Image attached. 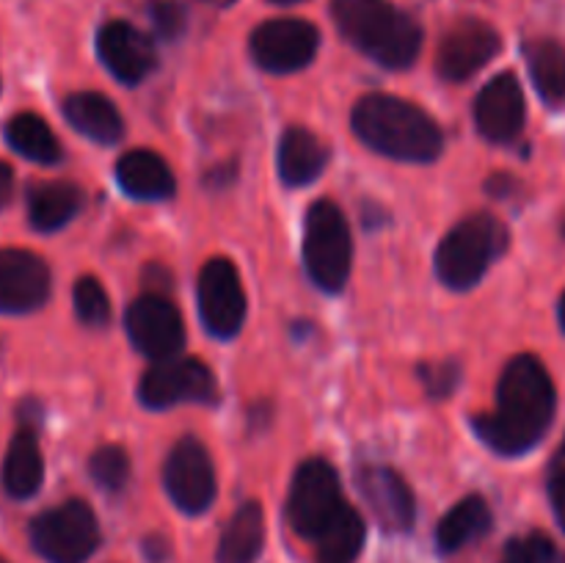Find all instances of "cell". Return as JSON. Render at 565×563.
Segmentation results:
<instances>
[{"label": "cell", "instance_id": "1", "mask_svg": "<svg viewBox=\"0 0 565 563\" xmlns=\"http://www.w3.org/2000/svg\"><path fill=\"white\" fill-rule=\"evenodd\" d=\"M555 384L539 357L511 359L497 386V408L475 419L480 439L502 456L533 450L555 419Z\"/></svg>", "mask_w": 565, "mask_h": 563}, {"label": "cell", "instance_id": "2", "mask_svg": "<svg viewBox=\"0 0 565 563\" xmlns=\"http://www.w3.org/2000/svg\"><path fill=\"white\" fill-rule=\"evenodd\" d=\"M353 130L375 152L395 160L439 158L441 130L419 105L392 94H367L353 108Z\"/></svg>", "mask_w": 565, "mask_h": 563}, {"label": "cell", "instance_id": "3", "mask_svg": "<svg viewBox=\"0 0 565 563\" xmlns=\"http://www.w3.org/2000/svg\"><path fill=\"white\" fill-rule=\"evenodd\" d=\"M342 36L390 70H406L423 47V28L397 6L386 0H334L331 3Z\"/></svg>", "mask_w": 565, "mask_h": 563}, {"label": "cell", "instance_id": "4", "mask_svg": "<svg viewBox=\"0 0 565 563\" xmlns=\"http://www.w3.org/2000/svg\"><path fill=\"white\" fill-rule=\"evenodd\" d=\"M508 248V230L497 215L475 213L452 226L436 248V274L452 290H467L483 279Z\"/></svg>", "mask_w": 565, "mask_h": 563}, {"label": "cell", "instance_id": "5", "mask_svg": "<svg viewBox=\"0 0 565 563\" xmlns=\"http://www.w3.org/2000/svg\"><path fill=\"white\" fill-rule=\"evenodd\" d=\"M303 265L323 290L337 293L345 287L353 265V241L342 210L329 199L309 208L303 230Z\"/></svg>", "mask_w": 565, "mask_h": 563}, {"label": "cell", "instance_id": "6", "mask_svg": "<svg viewBox=\"0 0 565 563\" xmlns=\"http://www.w3.org/2000/svg\"><path fill=\"white\" fill-rule=\"evenodd\" d=\"M31 544L47 563H86L99 546V524L83 500H66L31 522Z\"/></svg>", "mask_w": 565, "mask_h": 563}, {"label": "cell", "instance_id": "7", "mask_svg": "<svg viewBox=\"0 0 565 563\" xmlns=\"http://www.w3.org/2000/svg\"><path fill=\"white\" fill-rule=\"evenodd\" d=\"M340 475L323 458H309L298 467L287 497V519L303 539H318L326 524L342 511Z\"/></svg>", "mask_w": 565, "mask_h": 563}, {"label": "cell", "instance_id": "8", "mask_svg": "<svg viewBox=\"0 0 565 563\" xmlns=\"http://www.w3.org/2000/svg\"><path fill=\"white\" fill-rule=\"evenodd\" d=\"M163 484L177 508L202 513L215 500V469L210 453L196 436H182L166 458Z\"/></svg>", "mask_w": 565, "mask_h": 563}, {"label": "cell", "instance_id": "9", "mask_svg": "<svg viewBox=\"0 0 565 563\" xmlns=\"http://www.w3.org/2000/svg\"><path fill=\"white\" fill-rule=\"evenodd\" d=\"M199 312L215 337H235L246 320L241 274L226 257H213L199 274Z\"/></svg>", "mask_w": 565, "mask_h": 563}, {"label": "cell", "instance_id": "10", "mask_svg": "<svg viewBox=\"0 0 565 563\" xmlns=\"http://www.w3.org/2000/svg\"><path fill=\"white\" fill-rule=\"evenodd\" d=\"M320 44V33L312 22L281 17L268 20L254 31L252 55L263 70L285 75V72L303 70L315 59Z\"/></svg>", "mask_w": 565, "mask_h": 563}, {"label": "cell", "instance_id": "11", "mask_svg": "<svg viewBox=\"0 0 565 563\" xmlns=\"http://www.w3.org/2000/svg\"><path fill=\"white\" fill-rule=\"evenodd\" d=\"M141 401L149 408H169L177 403L213 401L215 379L210 368L199 359H160L143 373L141 379Z\"/></svg>", "mask_w": 565, "mask_h": 563}, {"label": "cell", "instance_id": "12", "mask_svg": "<svg viewBox=\"0 0 565 563\" xmlns=\"http://www.w3.org/2000/svg\"><path fill=\"white\" fill-rule=\"evenodd\" d=\"M125 326L132 346L152 357L154 362L177 357L185 342V323H182L180 309L160 293H149L130 304Z\"/></svg>", "mask_w": 565, "mask_h": 563}, {"label": "cell", "instance_id": "13", "mask_svg": "<svg viewBox=\"0 0 565 563\" xmlns=\"http://www.w3.org/2000/svg\"><path fill=\"white\" fill-rule=\"evenodd\" d=\"M500 33L483 20H461L447 31L436 55V70L445 81H469L500 53Z\"/></svg>", "mask_w": 565, "mask_h": 563}, {"label": "cell", "instance_id": "14", "mask_svg": "<svg viewBox=\"0 0 565 563\" xmlns=\"http://www.w3.org/2000/svg\"><path fill=\"white\" fill-rule=\"evenodd\" d=\"M50 296V268L39 254L25 248L0 252V312L25 315Z\"/></svg>", "mask_w": 565, "mask_h": 563}, {"label": "cell", "instance_id": "15", "mask_svg": "<svg viewBox=\"0 0 565 563\" xmlns=\"http://www.w3.org/2000/svg\"><path fill=\"white\" fill-rule=\"evenodd\" d=\"M97 53L110 70V75L121 83H130V86L141 83L158 64V55H154L147 33H141L125 20H110L99 28Z\"/></svg>", "mask_w": 565, "mask_h": 563}, {"label": "cell", "instance_id": "16", "mask_svg": "<svg viewBox=\"0 0 565 563\" xmlns=\"http://www.w3.org/2000/svg\"><path fill=\"white\" fill-rule=\"evenodd\" d=\"M524 116V92L519 86L516 75H500L478 94L475 103V121H478L480 136L494 144H508L522 132Z\"/></svg>", "mask_w": 565, "mask_h": 563}, {"label": "cell", "instance_id": "17", "mask_svg": "<svg viewBox=\"0 0 565 563\" xmlns=\"http://www.w3.org/2000/svg\"><path fill=\"white\" fill-rule=\"evenodd\" d=\"M359 489L367 506L373 508L375 519L386 530H408L414 522V497L406 480L390 467H364L359 472Z\"/></svg>", "mask_w": 565, "mask_h": 563}, {"label": "cell", "instance_id": "18", "mask_svg": "<svg viewBox=\"0 0 565 563\" xmlns=\"http://www.w3.org/2000/svg\"><path fill=\"white\" fill-rule=\"evenodd\" d=\"M116 180L121 191L132 199H169L177 188L169 163L149 149H132L121 155L116 166Z\"/></svg>", "mask_w": 565, "mask_h": 563}, {"label": "cell", "instance_id": "19", "mask_svg": "<svg viewBox=\"0 0 565 563\" xmlns=\"http://www.w3.org/2000/svg\"><path fill=\"white\" fill-rule=\"evenodd\" d=\"M329 163V147L307 127H290L279 144V174L287 185H309Z\"/></svg>", "mask_w": 565, "mask_h": 563}, {"label": "cell", "instance_id": "20", "mask_svg": "<svg viewBox=\"0 0 565 563\" xmlns=\"http://www.w3.org/2000/svg\"><path fill=\"white\" fill-rule=\"evenodd\" d=\"M64 116L77 132L97 144L119 141L125 121L116 105L97 92H77L64 99Z\"/></svg>", "mask_w": 565, "mask_h": 563}, {"label": "cell", "instance_id": "21", "mask_svg": "<svg viewBox=\"0 0 565 563\" xmlns=\"http://www.w3.org/2000/svg\"><path fill=\"white\" fill-rule=\"evenodd\" d=\"M44 480V461L39 442L31 428L17 431L11 439L9 450H6L3 461V489L9 491L14 500H28L39 491Z\"/></svg>", "mask_w": 565, "mask_h": 563}, {"label": "cell", "instance_id": "22", "mask_svg": "<svg viewBox=\"0 0 565 563\" xmlns=\"http://www.w3.org/2000/svg\"><path fill=\"white\" fill-rule=\"evenodd\" d=\"M265 546V513L259 502H243L221 535L218 563H257Z\"/></svg>", "mask_w": 565, "mask_h": 563}, {"label": "cell", "instance_id": "23", "mask_svg": "<svg viewBox=\"0 0 565 563\" xmlns=\"http://www.w3.org/2000/svg\"><path fill=\"white\" fill-rule=\"evenodd\" d=\"M81 204L83 193L72 182H42L28 193V219L33 230L55 232L75 219Z\"/></svg>", "mask_w": 565, "mask_h": 563}, {"label": "cell", "instance_id": "24", "mask_svg": "<svg viewBox=\"0 0 565 563\" xmlns=\"http://www.w3.org/2000/svg\"><path fill=\"white\" fill-rule=\"evenodd\" d=\"M491 528V508L483 497L472 495L463 497L461 502L445 513V519L436 528V541L441 552H458L461 546L472 544L475 539L489 533Z\"/></svg>", "mask_w": 565, "mask_h": 563}, {"label": "cell", "instance_id": "25", "mask_svg": "<svg viewBox=\"0 0 565 563\" xmlns=\"http://www.w3.org/2000/svg\"><path fill=\"white\" fill-rule=\"evenodd\" d=\"M6 141L11 144L14 152L22 158L33 160V163H58L61 160V144L55 132L50 130L47 121L36 114H17L6 121Z\"/></svg>", "mask_w": 565, "mask_h": 563}, {"label": "cell", "instance_id": "26", "mask_svg": "<svg viewBox=\"0 0 565 563\" xmlns=\"http://www.w3.org/2000/svg\"><path fill=\"white\" fill-rule=\"evenodd\" d=\"M530 75L544 103H565V47L555 39H533L524 47Z\"/></svg>", "mask_w": 565, "mask_h": 563}, {"label": "cell", "instance_id": "27", "mask_svg": "<svg viewBox=\"0 0 565 563\" xmlns=\"http://www.w3.org/2000/svg\"><path fill=\"white\" fill-rule=\"evenodd\" d=\"M315 541H318V563H356L364 546V519L359 517L356 508L342 506V511Z\"/></svg>", "mask_w": 565, "mask_h": 563}, {"label": "cell", "instance_id": "28", "mask_svg": "<svg viewBox=\"0 0 565 563\" xmlns=\"http://www.w3.org/2000/svg\"><path fill=\"white\" fill-rule=\"evenodd\" d=\"M94 484L105 491H119L130 478V458L119 445H103L88 461Z\"/></svg>", "mask_w": 565, "mask_h": 563}, {"label": "cell", "instance_id": "29", "mask_svg": "<svg viewBox=\"0 0 565 563\" xmlns=\"http://www.w3.org/2000/svg\"><path fill=\"white\" fill-rule=\"evenodd\" d=\"M75 312L81 323L99 329L110 320V298L94 276H83L75 285Z\"/></svg>", "mask_w": 565, "mask_h": 563}, {"label": "cell", "instance_id": "30", "mask_svg": "<svg viewBox=\"0 0 565 563\" xmlns=\"http://www.w3.org/2000/svg\"><path fill=\"white\" fill-rule=\"evenodd\" d=\"M555 555L557 550L552 539H546L544 533H530L508 541L500 563H552Z\"/></svg>", "mask_w": 565, "mask_h": 563}, {"label": "cell", "instance_id": "31", "mask_svg": "<svg viewBox=\"0 0 565 563\" xmlns=\"http://www.w3.org/2000/svg\"><path fill=\"white\" fill-rule=\"evenodd\" d=\"M149 20H152L154 31L163 39H177L185 31V9L177 0H152L149 3Z\"/></svg>", "mask_w": 565, "mask_h": 563}, {"label": "cell", "instance_id": "32", "mask_svg": "<svg viewBox=\"0 0 565 563\" xmlns=\"http://www.w3.org/2000/svg\"><path fill=\"white\" fill-rule=\"evenodd\" d=\"M419 375H423L425 390L434 397H447L452 390H456L458 379H461V370L452 362H439V364H423L419 368Z\"/></svg>", "mask_w": 565, "mask_h": 563}, {"label": "cell", "instance_id": "33", "mask_svg": "<svg viewBox=\"0 0 565 563\" xmlns=\"http://www.w3.org/2000/svg\"><path fill=\"white\" fill-rule=\"evenodd\" d=\"M550 497H552V508H555L557 522H561V528L565 530V442L561 450H557L555 461H552V469H550Z\"/></svg>", "mask_w": 565, "mask_h": 563}, {"label": "cell", "instance_id": "34", "mask_svg": "<svg viewBox=\"0 0 565 563\" xmlns=\"http://www.w3.org/2000/svg\"><path fill=\"white\" fill-rule=\"evenodd\" d=\"M14 196V169L0 160V210L11 202Z\"/></svg>", "mask_w": 565, "mask_h": 563}, {"label": "cell", "instance_id": "35", "mask_svg": "<svg viewBox=\"0 0 565 563\" xmlns=\"http://www.w3.org/2000/svg\"><path fill=\"white\" fill-rule=\"evenodd\" d=\"M561 323H563V331H565V293H563V298H561Z\"/></svg>", "mask_w": 565, "mask_h": 563}, {"label": "cell", "instance_id": "36", "mask_svg": "<svg viewBox=\"0 0 565 563\" xmlns=\"http://www.w3.org/2000/svg\"><path fill=\"white\" fill-rule=\"evenodd\" d=\"M210 3H215V6H230V3H235V0H210Z\"/></svg>", "mask_w": 565, "mask_h": 563}, {"label": "cell", "instance_id": "37", "mask_svg": "<svg viewBox=\"0 0 565 563\" xmlns=\"http://www.w3.org/2000/svg\"><path fill=\"white\" fill-rule=\"evenodd\" d=\"M274 3H285L287 6V3H301V0H274Z\"/></svg>", "mask_w": 565, "mask_h": 563}, {"label": "cell", "instance_id": "38", "mask_svg": "<svg viewBox=\"0 0 565 563\" xmlns=\"http://www.w3.org/2000/svg\"><path fill=\"white\" fill-rule=\"evenodd\" d=\"M552 563H565V555H561V552H557V555H555V561H552Z\"/></svg>", "mask_w": 565, "mask_h": 563}, {"label": "cell", "instance_id": "39", "mask_svg": "<svg viewBox=\"0 0 565 563\" xmlns=\"http://www.w3.org/2000/svg\"><path fill=\"white\" fill-rule=\"evenodd\" d=\"M0 563H6V561H3V557H0Z\"/></svg>", "mask_w": 565, "mask_h": 563}]
</instances>
